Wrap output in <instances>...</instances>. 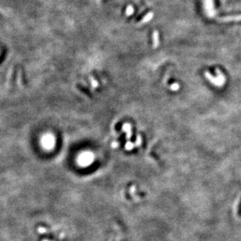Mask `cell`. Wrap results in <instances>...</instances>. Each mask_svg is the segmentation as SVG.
<instances>
[{"label": "cell", "instance_id": "obj_1", "mask_svg": "<svg viewBox=\"0 0 241 241\" xmlns=\"http://www.w3.org/2000/svg\"><path fill=\"white\" fill-rule=\"evenodd\" d=\"M153 43L154 48H155L158 45V43H159V40H158V31H154L153 33Z\"/></svg>", "mask_w": 241, "mask_h": 241}, {"label": "cell", "instance_id": "obj_3", "mask_svg": "<svg viewBox=\"0 0 241 241\" xmlns=\"http://www.w3.org/2000/svg\"><path fill=\"white\" fill-rule=\"evenodd\" d=\"M133 11H134V10H133L132 6H129L128 7H127V10H126V14H127V15H130V14H133Z\"/></svg>", "mask_w": 241, "mask_h": 241}, {"label": "cell", "instance_id": "obj_2", "mask_svg": "<svg viewBox=\"0 0 241 241\" xmlns=\"http://www.w3.org/2000/svg\"><path fill=\"white\" fill-rule=\"evenodd\" d=\"M152 17H153V14H152V13H151V14H148V15L146 16L145 17V18H144V19H143V20H142V22H148V20H150L152 19Z\"/></svg>", "mask_w": 241, "mask_h": 241}, {"label": "cell", "instance_id": "obj_4", "mask_svg": "<svg viewBox=\"0 0 241 241\" xmlns=\"http://www.w3.org/2000/svg\"><path fill=\"white\" fill-rule=\"evenodd\" d=\"M90 79H91V82H92V86H93V87H95V88H96V87L98 86V83L95 81V79H93L92 77H90Z\"/></svg>", "mask_w": 241, "mask_h": 241}]
</instances>
